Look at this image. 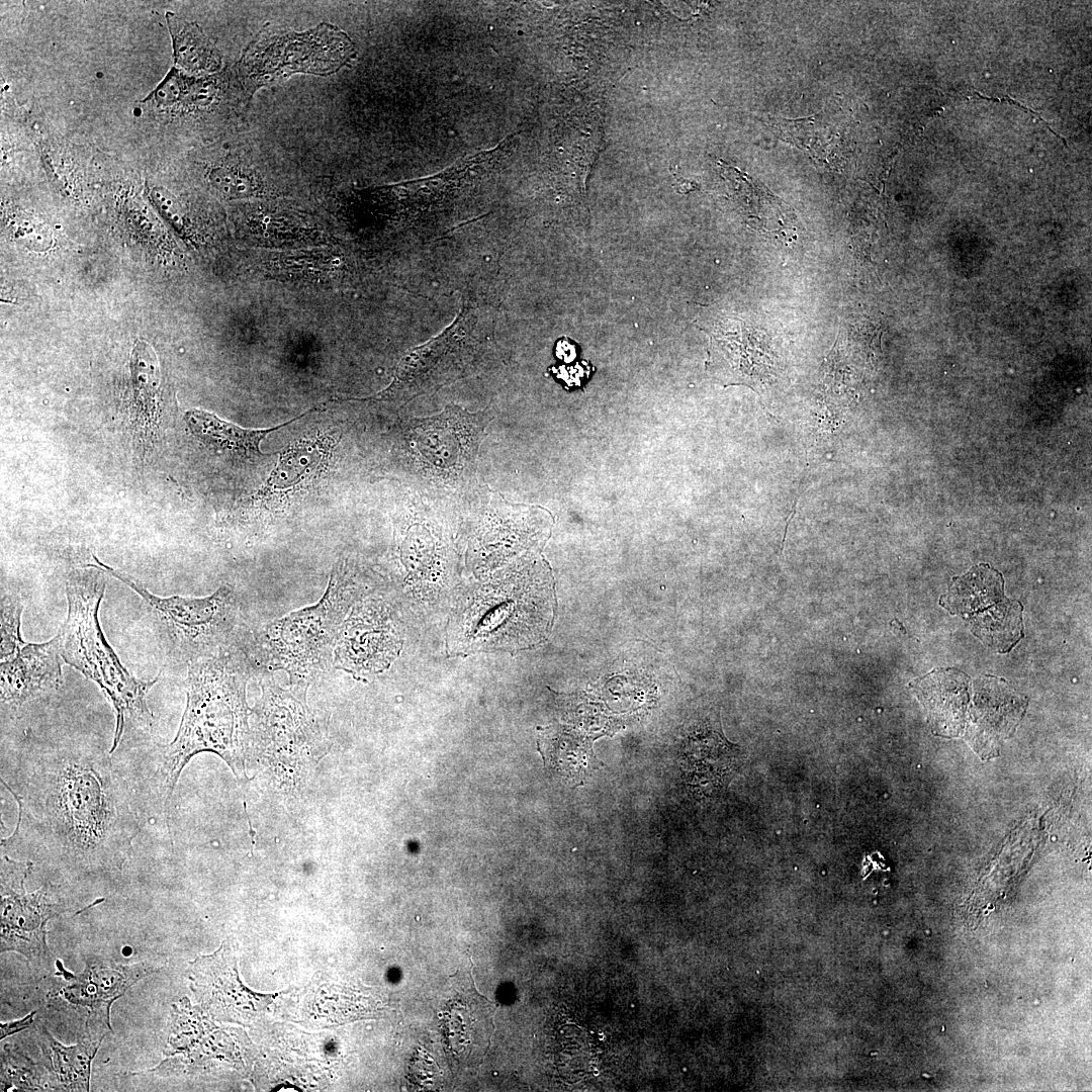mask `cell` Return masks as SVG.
<instances>
[{"instance_id": "7402d4cb", "label": "cell", "mask_w": 1092, "mask_h": 1092, "mask_svg": "<svg viewBox=\"0 0 1092 1092\" xmlns=\"http://www.w3.org/2000/svg\"><path fill=\"white\" fill-rule=\"evenodd\" d=\"M105 1034L93 1033V1028L86 1024V1032L78 1043L65 1046L46 1028L39 1029V1042L43 1052L49 1055L58 1087L70 1091L89 1090L91 1062Z\"/></svg>"}, {"instance_id": "7a4b0ae2", "label": "cell", "mask_w": 1092, "mask_h": 1092, "mask_svg": "<svg viewBox=\"0 0 1092 1092\" xmlns=\"http://www.w3.org/2000/svg\"><path fill=\"white\" fill-rule=\"evenodd\" d=\"M187 664V702L175 738L158 744L152 776L156 807L168 819L173 794L184 766L200 752H212L238 779L246 772L251 728L246 687V658L235 649Z\"/></svg>"}, {"instance_id": "83f0119b", "label": "cell", "mask_w": 1092, "mask_h": 1092, "mask_svg": "<svg viewBox=\"0 0 1092 1092\" xmlns=\"http://www.w3.org/2000/svg\"><path fill=\"white\" fill-rule=\"evenodd\" d=\"M35 1071L32 1064L21 1063V1065H16L11 1057V1062L5 1064V1069L2 1068V1079L9 1078L11 1084H15L21 1090H42V1085L39 1084L40 1080L35 1075Z\"/></svg>"}, {"instance_id": "30bf717a", "label": "cell", "mask_w": 1092, "mask_h": 1092, "mask_svg": "<svg viewBox=\"0 0 1092 1092\" xmlns=\"http://www.w3.org/2000/svg\"><path fill=\"white\" fill-rule=\"evenodd\" d=\"M294 690L280 688L273 678L262 682V696L253 710L251 749L270 760L307 757L322 743V732Z\"/></svg>"}, {"instance_id": "2e32d148", "label": "cell", "mask_w": 1092, "mask_h": 1092, "mask_svg": "<svg viewBox=\"0 0 1092 1092\" xmlns=\"http://www.w3.org/2000/svg\"><path fill=\"white\" fill-rule=\"evenodd\" d=\"M455 976L458 981L451 978L454 991L442 1015L443 1036L455 1059L465 1064H476L489 1049L496 1007L477 992L470 970L465 976V984H462V976Z\"/></svg>"}, {"instance_id": "9a60e30c", "label": "cell", "mask_w": 1092, "mask_h": 1092, "mask_svg": "<svg viewBox=\"0 0 1092 1092\" xmlns=\"http://www.w3.org/2000/svg\"><path fill=\"white\" fill-rule=\"evenodd\" d=\"M710 339L708 364L728 384H753L760 380V365L769 361L762 334L744 320L721 313L695 322Z\"/></svg>"}, {"instance_id": "ffe728a7", "label": "cell", "mask_w": 1092, "mask_h": 1092, "mask_svg": "<svg viewBox=\"0 0 1092 1092\" xmlns=\"http://www.w3.org/2000/svg\"><path fill=\"white\" fill-rule=\"evenodd\" d=\"M682 758L688 784L701 796L721 791L741 763L739 746L709 727L688 736Z\"/></svg>"}, {"instance_id": "4dcf8cb0", "label": "cell", "mask_w": 1092, "mask_h": 1092, "mask_svg": "<svg viewBox=\"0 0 1092 1092\" xmlns=\"http://www.w3.org/2000/svg\"><path fill=\"white\" fill-rule=\"evenodd\" d=\"M556 356L563 361L569 362L576 356L575 346L568 339H561L556 345Z\"/></svg>"}, {"instance_id": "d4e9b609", "label": "cell", "mask_w": 1092, "mask_h": 1092, "mask_svg": "<svg viewBox=\"0 0 1092 1092\" xmlns=\"http://www.w3.org/2000/svg\"><path fill=\"white\" fill-rule=\"evenodd\" d=\"M231 160L213 166L209 171L211 184L229 195L249 192L258 184L264 167V155L250 142L235 147Z\"/></svg>"}, {"instance_id": "ba28073f", "label": "cell", "mask_w": 1092, "mask_h": 1092, "mask_svg": "<svg viewBox=\"0 0 1092 1092\" xmlns=\"http://www.w3.org/2000/svg\"><path fill=\"white\" fill-rule=\"evenodd\" d=\"M478 327L476 311L464 306L440 335L402 358L391 384L377 399L410 400L466 375L482 346Z\"/></svg>"}, {"instance_id": "484cf974", "label": "cell", "mask_w": 1092, "mask_h": 1092, "mask_svg": "<svg viewBox=\"0 0 1092 1092\" xmlns=\"http://www.w3.org/2000/svg\"><path fill=\"white\" fill-rule=\"evenodd\" d=\"M131 374L138 422L144 429L151 431L157 424L159 365L155 352L144 341L139 342L132 351Z\"/></svg>"}, {"instance_id": "3957f363", "label": "cell", "mask_w": 1092, "mask_h": 1092, "mask_svg": "<svg viewBox=\"0 0 1092 1092\" xmlns=\"http://www.w3.org/2000/svg\"><path fill=\"white\" fill-rule=\"evenodd\" d=\"M101 573L99 569L76 570L69 575L68 613L55 637L63 661L95 682L112 704L115 728L109 753L113 754L125 740L152 733L154 715L148 695L159 675L148 681L135 678L107 642L98 617L106 588Z\"/></svg>"}, {"instance_id": "8992f818", "label": "cell", "mask_w": 1092, "mask_h": 1092, "mask_svg": "<svg viewBox=\"0 0 1092 1092\" xmlns=\"http://www.w3.org/2000/svg\"><path fill=\"white\" fill-rule=\"evenodd\" d=\"M345 566L336 564L315 605L269 623L255 639L258 657L268 669L286 671L294 690L304 692L333 660L337 636L352 603Z\"/></svg>"}, {"instance_id": "277c9868", "label": "cell", "mask_w": 1092, "mask_h": 1092, "mask_svg": "<svg viewBox=\"0 0 1092 1092\" xmlns=\"http://www.w3.org/2000/svg\"><path fill=\"white\" fill-rule=\"evenodd\" d=\"M551 576L531 563L480 585L457 608L449 631L458 652L520 649L548 632L553 614Z\"/></svg>"}, {"instance_id": "44dd1931", "label": "cell", "mask_w": 1092, "mask_h": 1092, "mask_svg": "<svg viewBox=\"0 0 1092 1092\" xmlns=\"http://www.w3.org/2000/svg\"><path fill=\"white\" fill-rule=\"evenodd\" d=\"M969 680L958 670H939L919 680L914 691L924 705L935 734L960 736L969 702Z\"/></svg>"}, {"instance_id": "6da1fadb", "label": "cell", "mask_w": 1092, "mask_h": 1092, "mask_svg": "<svg viewBox=\"0 0 1092 1092\" xmlns=\"http://www.w3.org/2000/svg\"><path fill=\"white\" fill-rule=\"evenodd\" d=\"M18 806L1 848L20 849L84 872L119 869L141 820L132 790L109 752L69 745L25 747L10 783Z\"/></svg>"}, {"instance_id": "7c38bea8", "label": "cell", "mask_w": 1092, "mask_h": 1092, "mask_svg": "<svg viewBox=\"0 0 1092 1092\" xmlns=\"http://www.w3.org/2000/svg\"><path fill=\"white\" fill-rule=\"evenodd\" d=\"M943 604L949 611L970 618L972 629L990 646L1005 651L1016 643L1021 634V606L1003 596V579L999 572L987 564L974 567L967 575L958 578Z\"/></svg>"}, {"instance_id": "ac0fdd59", "label": "cell", "mask_w": 1092, "mask_h": 1092, "mask_svg": "<svg viewBox=\"0 0 1092 1092\" xmlns=\"http://www.w3.org/2000/svg\"><path fill=\"white\" fill-rule=\"evenodd\" d=\"M975 688L963 734L986 759L998 754L1001 742L1020 720L1025 703L1020 695L995 678L979 680Z\"/></svg>"}, {"instance_id": "4316f807", "label": "cell", "mask_w": 1092, "mask_h": 1092, "mask_svg": "<svg viewBox=\"0 0 1092 1092\" xmlns=\"http://www.w3.org/2000/svg\"><path fill=\"white\" fill-rule=\"evenodd\" d=\"M1 645L0 660L12 656L24 641L21 638V615L23 604L20 596L10 590L1 595Z\"/></svg>"}, {"instance_id": "5bb4252c", "label": "cell", "mask_w": 1092, "mask_h": 1092, "mask_svg": "<svg viewBox=\"0 0 1092 1092\" xmlns=\"http://www.w3.org/2000/svg\"><path fill=\"white\" fill-rule=\"evenodd\" d=\"M191 988L205 1009L220 1020L239 1021L262 1011L271 995L255 993L240 980L230 942L190 964Z\"/></svg>"}, {"instance_id": "9c48e42d", "label": "cell", "mask_w": 1092, "mask_h": 1092, "mask_svg": "<svg viewBox=\"0 0 1092 1092\" xmlns=\"http://www.w3.org/2000/svg\"><path fill=\"white\" fill-rule=\"evenodd\" d=\"M33 867L30 860L1 855V951L15 950L32 964L51 967L47 923L65 911L58 888L46 884L26 892L24 882Z\"/></svg>"}, {"instance_id": "f1b7e54d", "label": "cell", "mask_w": 1092, "mask_h": 1092, "mask_svg": "<svg viewBox=\"0 0 1092 1092\" xmlns=\"http://www.w3.org/2000/svg\"><path fill=\"white\" fill-rule=\"evenodd\" d=\"M152 197L160 211L171 221L178 222L180 219V208L175 197L166 189L162 187H155L152 190Z\"/></svg>"}, {"instance_id": "e0dca14e", "label": "cell", "mask_w": 1092, "mask_h": 1092, "mask_svg": "<svg viewBox=\"0 0 1092 1092\" xmlns=\"http://www.w3.org/2000/svg\"><path fill=\"white\" fill-rule=\"evenodd\" d=\"M62 656L56 637L43 643H24L0 660L1 709L19 710L57 691L63 684Z\"/></svg>"}, {"instance_id": "d6986e66", "label": "cell", "mask_w": 1092, "mask_h": 1092, "mask_svg": "<svg viewBox=\"0 0 1092 1092\" xmlns=\"http://www.w3.org/2000/svg\"><path fill=\"white\" fill-rule=\"evenodd\" d=\"M157 971L148 964L124 966L87 962L84 971L72 977L71 984L64 988V995L69 1002L90 1009L88 1022L100 1023L111 1030L109 1013L113 1001L135 982Z\"/></svg>"}, {"instance_id": "52a82bcc", "label": "cell", "mask_w": 1092, "mask_h": 1092, "mask_svg": "<svg viewBox=\"0 0 1092 1092\" xmlns=\"http://www.w3.org/2000/svg\"><path fill=\"white\" fill-rule=\"evenodd\" d=\"M355 53L350 36L328 22L305 31L264 28L247 44L235 72L250 101L259 89L277 85L294 74H334Z\"/></svg>"}, {"instance_id": "5b68a950", "label": "cell", "mask_w": 1092, "mask_h": 1092, "mask_svg": "<svg viewBox=\"0 0 1092 1092\" xmlns=\"http://www.w3.org/2000/svg\"><path fill=\"white\" fill-rule=\"evenodd\" d=\"M93 560L94 563L86 566L119 579L144 601L158 642L172 660L189 664L236 645L240 606L231 586L221 585L203 598H162L128 574L103 564L97 557L93 556Z\"/></svg>"}, {"instance_id": "603a6c76", "label": "cell", "mask_w": 1092, "mask_h": 1092, "mask_svg": "<svg viewBox=\"0 0 1092 1092\" xmlns=\"http://www.w3.org/2000/svg\"><path fill=\"white\" fill-rule=\"evenodd\" d=\"M304 415L265 430L244 429L202 410L188 411L185 419L192 433L206 444L232 450L245 457H256L263 456L260 443L268 434L293 423Z\"/></svg>"}, {"instance_id": "4fadbf2b", "label": "cell", "mask_w": 1092, "mask_h": 1092, "mask_svg": "<svg viewBox=\"0 0 1092 1092\" xmlns=\"http://www.w3.org/2000/svg\"><path fill=\"white\" fill-rule=\"evenodd\" d=\"M401 639L387 613L373 603L357 606L343 622L335 644L336 668L356 677L386 669L401 649Z\"/></svg>"}, {"instance_id": "f546056e", "label": "cell", "mask_w": 1092, "mask_h": 1092, "mask_svg": "<svg viewBox=\"0 0 1092 1092\" xmlns=\"http://www.w3.org/2000/svg\"><path fill=\"white\" fill-rule=\"evenodd\" d=\"M34 1014H35V1012L33 1011V1012H31L30 1014H28L27 1016H25L24 1018H22L20 1020H16V1021H13V1022H8V1023H1L0 1024V1039H3L4 1037H6V1036L12 1034V1033H15L17 1031H20V1030L28 1027L32 1023Z\"/></svg>"}, {"instance_id": "8fae6325", "label": "cell", "mask_w": 1092, "mask_h": 1092, "mask_svg": "<svg viewBox=\"0 0 1092 1092\" xmlns=\"http://www.w3.org/2000/svg\"><path fill=\"white\" fill-rule=\"evenodd\" d=\"M469 414L458 405H449L437 416L415 421L413 434L418 463L440 477H458L476 459L485 413Z\"/></svg>"}, {"instance_id": "cb8c5ba5", "label": "cell", "mask_w": 1092, "mask_h": 1092, "mask_svg": "<svg viewBox=\"0 0 1092 1092\" xmlns=\"http://www.w3.org/2000/svg\"><path fill=\"white\" fill-rule=\"evenodd\" d=\"M169 30L173 41L175 63L192 74H212L222 66L217 48L195 22H189L167 12Z\"/></svg>"}]
</instances>
